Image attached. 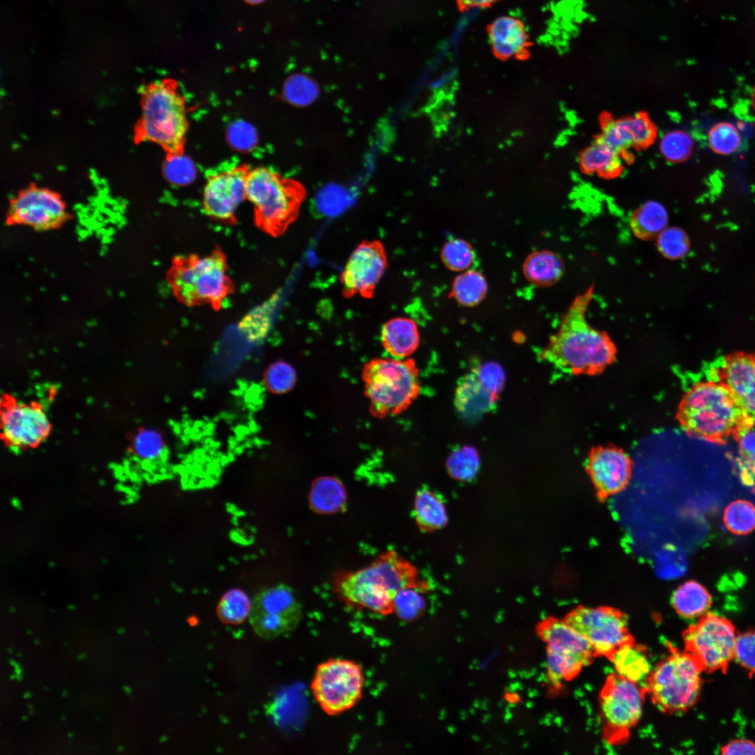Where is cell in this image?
<instances>
[{
	"mask_svg": "<svg viewBox=\"0 0 755 755\" xmlns=\"http://www.w3.org/2000/svg\"><path fill=\"white\" fill-rule=\"evenodd\" d=\"M594 285L577 294L550 337L541 358L572 375H596L616 359L617 348L604 331L591 326L586 313L594 298Z\"/></svg>",
	"mask_w": 755,
	"mask_h": 755,
	"instance_id": "1",
	"label": "cell"
},
{
	"mask_svg": "<svg viewBox=\"0 0 755 755\" xmlns=\"http://www.w3.org/2000/svg\"><path fill=\"white\" fill-rule=\"evenodd\" d=\"M334 587L347 602L382 614L394 611L395 596L401 589L426 587L415 567L394 550L381 554L364 568L340 573Z\"/></svg>",
	"mask_w": 755,
	"mask_h": 755,
	"instance_id": "2",
	"label": "cell"
},
{
	"mask_svg": "<svg viewBox=\"0 0 755 755\" xmlns=\"http://www.w3.org/2000/svg\"><path fill=\"white\" fill-rule=\"evenodd\" d=\"M141 101L136 142L159 145L167 160L182 156L189 122L185 98L178 82L164 78L147 85L141 91Z\"/></svg>",
	"mask_w": 755,
	"mask_h": 755,
	"instance_id": "3",
	"label": "cell"
},
{
	"mask_svg": "<svg viewBox=\"0 0 755 755\" xmlns=\"http://www.w3.org/2000/svg\"><path fill=\"white\" fill-rule=\"evenodd\" d=\"M677 419L689 434L718 443L747 423L728 389L717 378L698 382L684 394Z\"/></svg>",
	"mask_w": 755,
	"mask_h": 755,
	"instance_id": "4",
	"label": "cell"
},
{
	"mask_svg": "<svg viewBox=\"0 0 755 755\" xmlns=\"http://www.w3.org/2000/svg\"><path fill=\"white\" fill-rule=\"evenodd\" d=\"M227 258L217 246L210 254L178 255L173 258L166 280L175 299L188 307L209 305L219 310L234 292L227 274Z\"/></svg>",
	"mask_w": 755,
	"mask_h": 755,
	"instance_id": "5",
	"label": "cell"
},
{
	"mask_svg": "<svg viewBox=\"0 0 755 755\" xmlns=\"http://www.w3.org/2000/svg\"><path fill=\"white\" fill-rule=\"evenodd\" d=\"M305 196L303 187L268 168L250 169L246 199L253 206L254 222L264 233L278 237L298 217Z\"/></svg>",
	"mask_w": 755,
	"mask_h": 755,
	"instance_id": "6",
	"label": "cell"
},
{
	"mask_svg": "<svg viewBox=\"0 0 755 755\" xmlns=\"http://www.w3.org/2000/svg\"><path fill=\"white\" fill-rule=\"evenodd\" d=\"M362 380L371 412L379 418L403 412L419 394V370L411 359H371L364 366Z\"/></svg>",
	"mask_w": 755,
	"mask_h": 755,
	"instance_id": "7",
	"label": "cell"
},
{
	"mask_svg": "<svg viewBox=\"0 0 755 755\" xmlns=\"http://www.w3.org/2000/svg\"><path fill=\"white\" fill-rule=\"evenodd\" d=\"M703 670L688 652L673 650L652 670L645 687L653 703L664 712L686 710L696 702Z\"/></svg>",
	"mask_w": 755,
	"mask_h": 755,
	"instance_id": "8",
	"label": "cell"
},
{
	"mask_svg": "<svg viewBox=\"0 0 755 755\" xmlns=\"http://www.w3.org/2000/svg\"><path fill=\"white\" fill-rule=\"evenodd\" d=\"M538 632L546 645L548 678L557 688L577 676L596 656L589 641L564 619L547 618Z\"/></svg>",
	"mask_w": 755,
	"mask_h": 755,
	"instance_id": "9",
	"label": "cell"
},
{
	"mask_svg": "<svg viewBox=\"0 0 755 755\" xmlns=\"http://www.w3.org/2000/svg\"><path fill=\"white\" fill-rule=\"evenodd\" d=\"M364 675L353 661L329 659L318 665L312 681V694L322 710L338 715L352 708L361 698Z\"/></svg>",
	"mask_w": 755,
	"mask_h": 755,
	"instance_id": "10",
	"label": "cell"
},
{
	"mask_svg": "<svg viewBox=\"0 0 755 755\" xmlns=\"http://www.w3.org/2000/svg\"><path fill=\"white\" fill-rule=\"evenodd\" d=\"M645 693V688L617 673L607 677L599 703L605 737L610 742L628 738L642 717Z\"/></svg>",
	"mask_w": 755,
	"mask_h": 755,
	"instance_id": "11",
	"label": "cell"
},
{
	"mask_svg": "<svg viewBox=\"0 0 755 755\" xmlns=\"http://www.w3.org/2000/svg\"><path fill=\"white\" fill-rule=\"evenodd\" d=\"M564 620L589 641L596 656L609 660L621 647L634 642L626 615L612 607L580 605L572 610Z\"/></svg>",
	"mask_w": 755,
	"mask_h": 755,
	"instance_id": "12",
	"label": "cell"
},
{
	"mask_svg": "<svg viewBox=\"0 0 755 755\" xmlns=\"http://www.w3.org/2000/svg\"><path fill=\"white\" fill-rule=\"evenodd\" d=\"M70 219L66 205L57 192L31 185L10 201L6 224L45 231L59 229Z\"/></svg>",
	"mask_w": 755,
	"mask_h": 755,
	"instance_id": "13",
	"label": "cell"
},
{
	"mask_svg": "<svg viewBox=\"0 0 755 755\" xmlns=\"http://www.w3.org/2000/svg\"><path fill=\"white\" fill-rule=\"evenodd\" d=\"M736 636L733 624L714 614L703 616L683 635L686 652L709 671L725 668L733 658Z\"/></svg>",
	"mask_w": 755,
	"mask_h": 755,
	"instance_id": "14",
	"label": "cell"
},
{
	"mask_svg": "<svg viewBox=\"0 0 755 755\" xmlns=\"http://www.w3.org/2000/svg\"><path fill=\"white\" fill-rule=\"evenodd\" d=\"M301 610L292 589L278 585L259 594L250 614V624L261 638L272 639L294 630Z\"/></svg>",
	"mask_w": 755,
	"mask_h": 755,
	"instance_id": "15",
	"label": "cell"
},
{
	"mask_svg": "<svg viewBox=\"0 0 755 755\" xmlns=\"http://www.w3.org/2000/svg\"><path fill=\"white\" fill-rule=\"evenodd\" d=\"M387 265V252L380 241H362L351 253L340 274L343 295L372 298Z\"/></svg>",
	"mask_w": 755,
	"mask_h": 755,
	"instance_id": "16",
	"label": "cell"
},
{
	"mask_svg": "<svg viewBox=\"0 0 755 755\" xmlns=\"http://www.w3.org/2000/svg\"><path fill=\"white\" fill-rule=\"evenodd\" d=\"M250 168L243 164L208 176L203 192V206L211 219L236 223V212L246 199V182Z\"/></svg>",
	"mask_w": 755,
	"mask_h": 755,
	"instance_id": "17",
	"label": "cell"
},
{
	"mask_svg": "<svg viewBox=\"0 0 755 755\" xmlns=\"http://www.w3.org/2000/svg\"><path fill=\"white\" fill-rule=\"evenodd\" d=\"M1 430L5 442L10 447H34L48 436L50 422L41 405L10 401L1 411Z\"/></svg>",
	"mask_w": 755,
	"mask_h": 755,
	"instance_id": "18",
	"label": "cell"
},
{
	"mask_svg": "<svg viewBox=\"0 0 755 755\" xmlns=\"http://www.w3.org/2000/svg\"><path fill=\"white\" fill-rule=\"evenodd\" d=\"M586 470L600 500L622 491L632 474V461L622 449L616 447H593L588 456Z\"/></svg>",
	"mask_w": 755,
	"mask_h": 755,
	"instance_id": "19",
	"label": "cell"
},
{
	"mask_svg": "<svg viewBox=\"0 0 755 755\" xmlns=\"http://www.w3.org/2000/svg\"><path fill=\"white\" fill-rule=\"evenodd\" d=\"M716 378L728 389L745 421L755 424V354L735 352L724 358Z\"/></svg>",
	"mask_w": 755,
	"mask_h": 755,
	"instance_id": "20",
	"label": "cell"
},
{
	"mask_svg": "<svg viewBox=\"0 0 755 755\" xmlns=\"http://www.w3.org/2000/svg\"><path fill=\"white\" fill-rule=\"evenodd\" d=\"M492 52L501 60H525L530 57L532 45L525 24L519 18L503 15L487 27Z\"/></svg>",
	"mask_w": 755,
	"mask_h": 755,
	"instance_id": "21",
	"label": "cell"
},
{
	"mask_svg": "<svg viewBox=\"0 0 755 755\" xmlns=\"http://www.w3.org/2000/svg\"><path fill=\"white\" fill-rule=\"evenodd\" d=\"M655 136L653 123L647 115L638 113L619 119L605 120L599 139L622 153L630 148L649 145Z\"/></svg>",
	"mask_w": 755,
	"mask_h": 755,
	"instance_id": "22",
	"label": "cell"
},
{
	"mask_svg": "<svg viewBox=\"0 0 755 755\" xmlns=\"http://www.w3.org/2000/svg\"><path fill=\"white\" fill-rule=\"evenodd\" d=\"M497 396L490 392L473 370L460 380L455 393V406L463 417L473 419L491 410Z\"/></svg>",
	"mask_w": 755,
	"mask_h": 755,
	"instance_id": "23",
	"label": "cell"
},
{
	"mask_svg": "<svg viewBox=\"0 0 755 755\" xmlns=\"http://www.w3.org/2000/svg\"><path fill=\"white\" fill-rule=\"evenodd\" d=\"M381 341L384 350L392 357L405 359L419 346L417 325L408 317H397L389 319L382 326Z\"/></svg>",
	"mask_w": 755,
	"mask_h": 755,
	"instance_id": "24",
	"label": "cell"
},
{
	"mask_svg": "<svg viewBox=\"0 0 755 755\" xmlns=\"http://www.w3.org/2000/svg\"><path fill=\"white\" fill-rule=\"evenodd\" d=\"M526 279L536 287H548L558 282L565 272V264L561 257L550 250H538L531 253L522 266Z\"/></svg>",
	"mask_w": 755,
	"mask_h": 755,
	"instance_id": "25",
	"label": "cell"
},
{
	"mask_svg": "<svg viewBox=\"0 0 755 755\" xmlns=\"http://www.w3.org/2000/svg\"><path fill=\"white\" fill-rule=\"evenodd\" d=\"M308 501L310 508L319 514H333L345 508L347 492L345 486L332 476H321L312 483Z\"/></svg>",
	"mask_w": 755,
	"mask_h": 755,
	"instance_id": "26",
	"label": "cell"
},
{
	"mask_svg": "<svg viewBox=\"0 0 755 755\" xmlns=\"http://www.w3.org/2000/svg\"><path fill=\"white\" fill-rule=\"evenodd\" d=\"M580 164L588 174L614 177L621 173L624 160L621 152L598 138L582 152Z\"/></svg>",
	"mask_w": 755,
	"mask_h": 755,
	"instance_id": "27",
	"label": "cell"
},
{
	"mask_svg": "<svg viewBox=\"0 0 755 755\" xmlns=\"http://www.w3.org/2000/svg\"><path fill=\"white\" fill-rule=\"evenodd\" d=\"M668 212L660 202L647 201L632 214L630 227L633 235L642 240H656L668 226Z\"/></svg>",
	"mask_w": 755,
	"mask_h": 755,
	"instance_id": "28",
	"label": "cell"
},
{
	"mask_svg": "<svg viewBox=\"0 0 755 755\" xmlns=\"http://www.w3.org/2000/svg\"><path fill=\"white\" fill-rule=\"evenodd\" d=\"M711 596L705 587L694 580H689L673 592L672 605L678 614L686 619L702 617L711 605Z\"/></svg>",
	"mask_w": 755,
	"mask_h": 755,
	"instance_id": "29",
	"label": "cell"
},
{
	"mask_svg": "<svg viewBox=\"0 0 755 755\" xmlns=\"http://www.w3.org/2000/svg\"><path fill=\"white\" fill-rule=\"evenodd\" d=\"M610 661L617 674L638 684L646 682L652 672V666L645 650L636 645L635 642L618 649Z\"/></svg>",
	"mask_w": 755,
	"mask_h": 755,
	"instance_id": "30",
	"label": "cell"
},
{
	"mask_svg": "<svg viewBox=\"0 0 755 755\" xmlns=\"http://www.w3.org/2000/svg\"><path fill=\"white\" fill-rule=\"evenodd\" d=\"M414 513L419 528L433 531L444 527L447 522L445 507L441 498L431 490H419L415 498Z\"/></svg>",
	"mask_w": 755,
	"mask_h": 755,
	"instance_id": "31",
	"label": "cell"
},
{
	"mask_svg": "<svg viewBox=\"0 0 755 755\" xmlns=\"http://www.w3.org/2000/svg\"><path fill=\"white\" fill-rule=\"evenodd\" d=\"M487 291L488 285L484 276L477 271L468 269L454 278L451 292L460 305L473 307L483 301Z\"/></svg>",
	"mask_w": 755,
	"mask_h": 755,
	"instance_id": "32",
	"label": "cell"
},
{
	"mask_svg": "<svg viewBox=\"0 0 755 755\" xmlns=\"http://www.w3.org/2000/svg\"><path fill=\"white\" fill-rule=\"evenodd\" d=\"M659 148L661 154L666 161L680 163L686 161L692 154L694 141L688 132L672 129L661 136Z\"/></svg>",
	"mask_w": 755,
	"mask_h": 755,
	"instance_id": "33",
	"label": "cell"
},
{
	"mask_svg": "<svg viewBox=\"0 0 755 755\" xmlns=\"http://www.w3.org/2000/svg\"><path fill=\"white\" fill-rule=\"evenodd\" d=\"M754 425L745 423L733 434L738 443L740 457L738 459L739 475L746 484L755 473V429Z\"/></svg>",
	"mask_w": 755,
	"mask_h": 755,
	"instance_id": "34",
	"label": "cell"
},
{
	"mask_svg": "<svg viewBox=\"0 0 755 755\" xmlns=\"http://www.w3.org/2000/svg\"><path fill=\"white\" fill-rule=\"evenodd\" d=\"M723 520L733 534L747 535L755 529V505L746 500L734 501L726 508Z\"/></svg>",
	"mask_w": 755,
	"mask_h": 755,
	"instance_id": "35",
	"label": "cell"
},
{
	"mask_svg": "<svg viewBox=\"0 0 755 755\" xmlns=\"http://www.w3.org/2000/svg\"><path fill=\"white\" fill-rule=\"evenodd\" d=\"M480 468V457L476 450L464 446L455 450L448 457L447 469L449 475L459 481H468L477 474Z\"/></svg>",
	"mask_w": 755,
	"mask_h": 755,
	"instance_id": "36",
	"label": "cell"
},
{
	"mask_svg": "<svg viewBox=\"0 0 755 755\" xmlns=\"http://www.w3.org/2000/svg\"><path fill=\"white\" fill-rule=\"evenodd\" d=\"M252 603L247 596L239 589L226 593L220 600L217 613L220 619L226 624H238L250 616Z\"/></svg>",
	"mask_w": 755,
	"mask_h": 755,
	"instance_id": "37",
	"label": "cell"
},
{
	"mask_svg": "<svg viewBox=\"0 0 755 755\" xmlns=\"http://www.w3.org/2000/svg\"><path fill=\"white\" fill-rule=\"evenodd\" d=\"M440 257L446 268L452 271L461 273L468 270L473 264L475 252L471 245L466 240L453 238L444 244Z\"/></svg>",
	"mask_w": 755,
	"mask_h": 755,
	"instance_id": "38",
	"label": "cell"
},
{
	"mask_svg": "<svg viewBox=\"0 0 755 755\" xmlns=\"http://www.w3.org/2000/svg\"><path fill=\"white\" fill-rule=\"evenodd\" d=\"M656 245L659 252L671 260L684 257L690 248L688 235L677 226H667L656 238Z\"/></svg>",
	"mask_w": 755,
	"mask_h": 755,
	"instance_id": "39",
	"label": "cell"
},
{
	"mask_svg": "<svg viewBox=\"0 0 755 755\" xmlns=\"http://www.w3.org/2000/svg\"><path fill=\"white\" fill-rule=\"evenodd\" d=\"M741 136L737 128L729 122H719L708 132V143L717 154L729 155L737 152L741 145Z\"/></svg>",
	"mask_w": 755,
	"mask_h": 755,
	"instance_id": "40",
	"label": "cell"
},
{
	"mask_svg": "<svg viewBox=\"0 0 755 755\" xmlns=\"http://www.w3.org/2000/svg\"><path fill=\"white\" fill-rule=\"evenodd\" d=\"M296 381L295 369L291 364L277 361L270 364L264 373V383L266 389L275 394H282L290 391Z\"/></svg>",
	"mask_w": 755,
	"mask_h": 755,
	"instance_id": "41",
	"label": "cell"
},
{
	"mask_svg": "<svg viewBox=\"0 0 755 755\" xmlns=\"http://www.w3.org/2000/svg\"><path fill=\"white\" fill-rule=\"evenodd\" d=\"M132 449L135 456L140 460L153 461L162 454L164 440L157 431L149 428L141 429L134 437Z\"/></svg>",
	"mask_w": 755,
	"mask_h": 755,
	"instance_id": "42",
	"label": "cell"
},
{
	"mask_svg": "<svg viewBox=\"0 0 755 755\" xmlns=\"http://www.w3.org/2000/svg\"><path fill=\"white\" fill-rule=\"evenodd\" d=\"M416 589L412 587L405 588L399 591L395 596L394 610L403 619H415L425 609V599Z\"/></svg>",
	"mask_w": 755,
	"mask_h": 755,
	"instance_id": "43",
	"label": "cell"
},
{
	"mask_svg": "<svg viewBox=\"0 0 755 755\" xmlns=\"http://www.w3.org/2000/svg\"><path fill=\"white\" fill-rule=\"evenodd\" d=\"M317 85L303 75H294L285 83L284 94L289 101L297 105H307L317 96Z\"/></svg>",
	"mask_w": 755,
	"mask_h": 755,
	"instance_id": "44",
	"label": "cell"
},
{
	"mask_svg": "<svg viewBox=\"0 0 755 755\" xmlns=\"http://www.w3.org/2000/svg\"><path fill=\"white\" fill-rule=\"evenodd\" d=\"M733 658L748 670L755 672V630L736 636Z\"/></svg>",
	"mask_w": 755,
	"mask_h": 755,
	"instance_id": "45",
	"label": "cell"
},
{
	"mask_svg": "<svg viewBox=\"0 0 755 755\" xmlns=\"http://www.w3.org/2000/svg\"><path fill=\"white\" fill-rule=\"evenodd\" d=\"M479 380L493 394L498 396L504 382L502 368L495 363H487L473 369Z\"/></svg>",
	"mask_w": 755,
	"mask_h": 755,
	"instance_id": "46",
	"label": "cell"
},
{
	"mask_svg": "<svg viewBox=\"0 0 755 755\" xmlns=\"http://www.w3.org/2000/svg\"><path fill=\"white\" fill-rule=\"evenodd\" d=\"M182 156L166 159L164 164V173L172 183L182 185L190 182L192 168L189 162L185 161Z\"/></svg>",
	"mask_w": 755,
	"mask_h": 755,
	"instance_id": "47",
	"label": "cell"
},
{
	"mask_svg": "<svg viewBox=\"0 0 755 755\" xmlns=\"http://www.w3.org/2000/svg\"><path fill=\"white\" fill-rule=\"evenodd\" d=\"M724 754H755V744L747 740H733L722 748Z\"/></svg>",
	"mask_w": 755,
	"mask_h": 755,
	"instance_id": "48",
	"label": "cell"
},
{
	"mask_svg": "<svg viewBox=\"0 0 755 755\" xmlns=\"http://www.w3.org/2000/svg\"><path fill=\"white\" fill-rule=\"evenodd\" d=\"M501 0H455L458 9L466 12L474 8H488Z\"/></svg>",
	"mask_w": 755,
	"mask_h": 755,
	"instance_id": "49",
	"label": "cell"
},
{
	"mask_svg": "<svg viewBox=\"0 0 755 755\" xmlns=\"http://www.w3.org/2000/svg\"><path fill=\"white\" fill-rule=\"evenodd\" d=\"M747 487H750L752 492L755 494V474L752 477V480H751V481H750V482H749V485Z\"/></svg>",
	"mask_w": 755,
	"mask_h": 755,
	"instance_id": "50",
	"label": "cell"
},
{
	"mask_svg": "<svg viewBox=\"0 0 755 755\" xmlns=\"http://www.w3.org/2000/svg\"><path fill=\"white\" fill-rule=\"evenodd\" d=\"M245 2L250 4H257L263 2L265 0H244Z\"/></svg>",
	"mask_w": 755,
	"mask_h": 755,
	"instance_id": "51",
	"label": "cell"
},
{
	"mask_svg": "<svg viewBox=\"0 0 755 755\" xmlns=\"http://www.w3.org/2000/svg\"><path fill=\"white\" fill-rule=\"evenodd\" d=\"M752 101V107H753L754 110H755V87L753 89V92H752V101Z\"/></svg>",
	"mask_w": 755,
	"mask_h": 755,
	"instance_id": "52",
	"label": "cell"
}]
</instances>
